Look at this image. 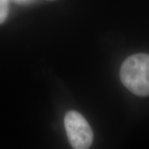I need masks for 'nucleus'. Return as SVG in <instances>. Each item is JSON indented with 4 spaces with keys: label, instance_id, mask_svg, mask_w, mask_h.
Returning a JSON list of instances; mask_svg holds the SVG:
<instances>
[{
    "label": "nucleus",
    "instance_id": "f03ea898",
    "mask_svg": "<svg viewBox=\"0 0 149 149\" xmlns=\"http://www.w3.org/2000/svg\"><path fill=\"white\" fill-rule=\"evenodd\" d=\"M65 128L71 146L75 149H87L92 144L94 134L90 124L80 113L69 111L65 116Z\"/></svg>",
    "mask_w": 149,
    "mask_h": 149
},
{
    "label": "nucleus",
    "instance_id": "20e7f679",
    "mask_svg": "<svg viewBox=\"0 0 149 149\" xmlns=\"http://www.w3.org/2000/svg\"><path fill=\"white\" fill-rule=\"evenodd\" d=\"M17 2H19V3H25V2H27V1H29V0H16Z\"/></svg>",
    "mask_w": 149,
    "mask_h": 149
},
{
    "label": "nucleus",
    "instance_id": "f257e3e1",
    "mask_svg": "<svg viewBox=\"0 0 149 149\" xmlns=\"http://www.w3.org/2000/svg\"><path fill=\"white\" fill-rule=\"evenodd\" d=\"M120 79L134 95L149 96L148 54H134L126 59L120 69Z\"/></svg>",
    "mask_w": 149,
    "mask_h": 149
},
{
    "label": "nucleus",
    "instance_id": "7ed1b4c3",
    "mask_svg": "<svg viewBox=\"0 0 149 149\" xmlns=\"http://www.w3.org/2000/svg\"><path fill=\"white\" fill-rule=\"evenodd\" d=\"M9 12V0H0V24L4 22Z\"/></svg>",
    "mask_w": 149,
    "mask_h": 149
}]
</instances>
